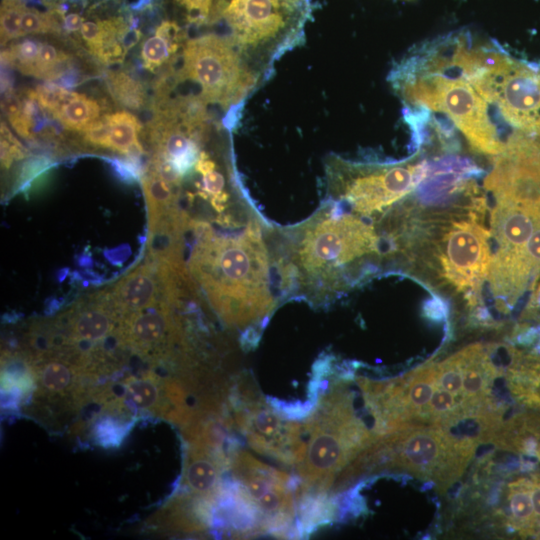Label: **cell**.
<instances>
[{
    "label": "cell",
    "instance_id": "22",
    "mask_svg": "<svg viewBox=\"0 0 540 540\" xmlns=\"http://www.w3.org/2000/svg\"><path fill=\"white\" fill-rule=\"evenodd\" d=\"M113 326V315L104 302L76 310L70 318V336L76 340L96 342L105 338Z\"/></svg>",
    "mask_w": 540,
    "mask_h": 540
},
{
    "label": "cell",
    "instance_id": "29",
    "mask_svg": "<svg viewBox=\"0 0 540 540\" xmlns=\"http://www.w3.org/2000/svg\"><path fill=\"white\" fill-rule=\"evenodd\" d=\"M127 398L136 408H155L159 389L152 379H132L126 384Z\"/></svg>",
    "mask_w": 540,
    "mask_h": 540
},
{
    "label": "cell",
    "instance_id": "8",
    "mask_svg": "<svg viewBox=\"0 0 540 540\" xmlns=\"http://www.w3.org/2000/svg\"><path fill=\"white\" fill-rule=\"evenodd\" d=\"M179 80L189 79L200 87L206 104L227 111L224 126L230 129L246 98L260 84L262 76L246 60L230 36L206 34L186 41L181 52Z\"/></svg>",
    "mask_w": 540,
    "mask_h": 540
},
{
    "label": "cell",
    "instance_id": "15",
    "mask_svg": "<svg viewBox=\"0 0 540 540\" xmlns=\"http://www.w3.org/2000/svg\"><path fill=\"white\" fill-rule=\"evenodd\" d=\"M183 483L195 498H209L221 489L222 472L230 467L231 453L222 446L187 440Z\"/></svg>",
    "mask_w": 540,
    "mask_h": 540
},
{
    "label": "cell",
    "instance_id": "16",
    "mask_svg": "<svg viewBox=\"0 0 540 540\" xmlns=\"http://www.w3.org/2000/svg\"><path fill=\"white\" fill-rule=\"evenodd\" d=\"M34 94L40 107L70 131L82 132L101 118L100 104L84 94L68 91L55 84L40 85Z\"/></svg>",
    "mask_w": 540,
    "mask_h": 540
},
{
    "label": "cell",
    "instance_id": "28",
    "mask_svg": "<svg viewBox=\"0 0 540 540\" xmlns=\"http://www.w3.org/2000/svg\"><path fill=\"white\" fill-rule=\"evenodd\" d=\"M56 11L50 9L48 12H40L27 8L21 20L22 36L29 34L61 33L62 24L59 23Z\"/></svg>",
    "mask_w": 540,
    "mask_h": 540
},
{
    "label": "cell",
    "instance_id": "30",
    "mask_svg": "<svg viewBox=\"0 0 540 540\" xmlns=\"http://www.w3.org/2000/svg\"><path fill=\"white\" fill-rule=\"evenodd\" d=\"M182 5L195 21H203L209 15L213 0H175Z\"/></svg>",
    "mask_w": 540,
    "mask_h": 540
},
{
    "label": "cell",
    "instance_id": "3",
    "mask_svg": "<svg viewBox=\"0 0 540 540\" xmlns=\"http://www.w3.org/2000/svg\"><path fill=\"white\" fill-rule=\"evenodd\" d=\"M266 222L215 234L206 222L194 230L198 239L188 272L201 287L221 321L252 345L278 306L277 283Z\"/></svg>",
    "mask_w": 540,
    "mask_h": 540
},
{
    "label": "cell",
    "instance_id": "31",
    "mask_svg": "<svg viewBox=\"0 0 540 540\" xmlns=\"http://www.w3.org/2000/svg\"><path fill=\"white\" fill-rule=\"evenodd\" d=\"M122 430H120L110 420L101 423L98 427V438L106 443H115L121 439Z\"/></svg>",
    "mask_w": 540,
    "mask_h": 540
},
{
    "label": "cell",
    "instance_id": "27",
    "mask_svg": "<svg viewBox=\"0 0 540 540\" xmlns=\"http://www.w3.org/2000/svg\"><path fill=\"white\" fill-rule=\"evenodd\" d=\"M27 6L24 0H2L1 3V45L22 37L21 20Z\"/></svg>",
    "mask_w": 540,
    "mask_h": 540
},
{
    "label": "cell",
    "instance_id": "26",
    "mask_svg": "<svg viewBox=\"0 0 540 540\" xmlns=\"http://www.w3.org/2000/svg\"><path fill=\"white\" fill-rule=\"evenodd\" d=\"M36 378L43 392L60 394L68 392L74 384V371L63 360H46L41 368H38Z\"/></svg>",
    "mask_w": 540,
    "mask_h": 540
},
{
    "label": "cell",
    "instance_id": "21",
    "mask_svg": "<svg viewBox=\"0 0 540 540\" xmlns=\"http://www.w3.org/2000/svg\"><path fill=\"white\" fill-rule=\"evenodd\" d=\"M103 117L107 128L105 148L127 156H137L143 152L138 140L141 125L134 115L117 111Z\"/></svg>",
    "mask_w": 540,
    "mask_h": 540
},
{
    "label": "cell",
    "instance_id": "24",
    "mask_svg": "<svg viewBox=\"0 0 540 540\" xmlns=\"http://www.w3.org/2000/svg\"><path fill=\"white\" fill-rule=\"evenodd\" d=\"M107 86L111 97L122 106L141 109L145 104L146 93L143 86L124 71L109 72Z\"/></svg>",
    "mask_w": 540,
    "mask_h": 540
},
{
    "label": "cell",
    "instance_id": "10",
    "mask_svg": "<svg viewBox=\"0 0 540 540\" xmlns=\"http://www.w3.org/2000/svg\"><path fill=\"white\" fill-rule=\"evenodd\" d=\"M464 78L517 131L540 135V67L483 47Z\"/></svg>",
    "mask_w": 540,
    "mask_h": 540
},
{
    "label": "cell",
    "instance_id": "1",
    "mask_svg": "<svg viewBox=\"0 0 540 540\" xmlns=\"http://www.w3.org/2000/svg\"><path fill=\"white\" fill-rule=\"evenodd\" d=\"M417 197L415 205L404 201L381 216L388 254L433 287L481 310L492 260L485 197L470 178Z\"/></svg>",
    "mask_w": 540,
    "mask_h": 540
},
{
    "label": "cell",
    "instance_id": "5",
    "mask_svg": "<svg viewBox=\"0 0 540 540\" xmlns=\"http://www.w3.org/2000/svg\"><path fill=\"white\" fill-rule=\"evenodd\" d=\"M353 399L342 379L317 392L305 422L306 453L296 466L297 496L330 494L337 476L376 438L358 416Z\"/></svg>",
    "mask_w": 540,
    "mask_h": 540
},
{
    "label": "cell",
    "instance_id": "25",
    "mask_svg": "<svg viewBox=\"0 0 540 540\" xmlns=\"http://www.w3.org/2000/svg\"><path fill=\"white\" fill-rule=\"evenodd\" d=\"M71 62L70 55L65 51L57 49L49 43L40 42L31 76L47 81L57 80L67 72Z\"/></svg>",
    "mask_w": 540,
    "mask_h": 540
},
{
    "label": "cell",
    "instance_id": "33",
    "mask_svg": "<svg viewBox=\"0 0 540 540\" xmlns=\"http://www.w3.org/2000/svg\"><path fill=\"white\" fill-rule=\"evenodd\" d=\"M530 305L532 307L540 305V284L538 285V287H537V289L535 291V295H533L532 298H531Z\"/></svg>",
    "mask_w": 540,
    "mask_h": 540
},
{
    "label": "cell",
    "instance_id": "32",
    "mask_svg": "<svg viewBox=\"0 0 540 540\" xmlns=\"http://www.w3.org/2000/svg\"><path fill=\"white\" fill-rule=\"evenodd\" d=\"M83 18L79 13L71 12L62 16V28L69 33H77L83 24Z\"/></svg>",
    "mask_w": 540,
    "mask_h": 540
},
{
    "label": "cell",
    "instance_id": "7",
    "mask_svg": "<svg viewBox=\"0 0 540 540\" xmlns=\"http://www.w3.org/2000/svg\"><path fill=\"white\" fill-rule=\"evenodd\" d=\"M425 160L361 163L330 155L325 159L326 199L360 217H377L411 194L425 179Z\"/></svg>",
    "mask_w": 540,
    "mask_h": 540
},
{
    "label": "cell",
    "instance_id": "12",
    "mask_svg": "<svg viewBox=\"0 0 540 540\" xmlns=\"http://www.w3.org/2000/svg\"><path fill=\"white\" fill-rule=\"evenodd\" d=\"M229 469L235 485L259 515L266 534L300 536L298 486L290 475L238 448L231 454Z\"/></svg>",
    "mask_w": 540,
    "mask_h": 540
},
{
    "label": "cell",
    "instance_id": "18",
    "mask_svg": "<svg viewBox=\"0 0 540 540\" xmlns=\"http://www.w3.org/2000/svg\"><path fill=\"white\" fill-rule=\"evenodd\" d=\"M490 442L497 448L540 463V410L521 409L504 419Z\"/></svg>",
    "mask_w": 540,
    "mask_h": 540
},
{
    "label": "cell",
    "instance_id": "19",
    "mask_svg": "<svg viewBox=\"0 0 540 540\" xmlns=\"http://www.w3.org/2000/svg\"><path fill=\"white\" fill-rule=\"evenodd\" d=\"M157 286L151 267L140 265L115 285L110 300L116 310L129 317L156 303Z\"/></svg>",
    "mask_w": 540,
    "mask_h": 540
},
{
    "label": "cell",
    "instance_id": "23",
    "mask_svg": "<svg viewBox=\"0 0 540 540\" xmlns=\"http://www.w3.org/2000/svg\"><path fill=\"white\" fill-rule=\"evenodd\" d=\"M141 184L148 207L149 226L152 230L165 217L178 209L175 206L176 194L173 185L150 169L142 175Z\"/></svg>",
    "mask_w": 540,
    "mask_h": 540
},
{
    "label": "cell",
    "instance_id": "6",
    "mask_svg": "<svg viewBox=\"0 0 540 540\" xmlns=\"http://www.w3.org/2000/svg\"><path fill=\"white\" fill-rule=\"evenodd\" d=\"M389 78L408 104L447 115L477 152L496 156L503 151L505 142L491 120L488 103L462 76L392 70Z\"/></svg>",
    "mask_w": 540,
    "mask_h": 540
},
{
    "label": "cell",
    "instance_id": "14",
    "mask_svg": "<svg viewBox=\"0 0 540 540\" xmlns=\"http://www.w3.org/2000/svg\"><path fill=\"white\" fill-rule=\"evenodd\" d=\"M168 300L127 317L122 329L126 342L147 351L165 342L187 344L180 321L173 317Z\"/></svg>",
    "mask_w": 540,
    "mask_h": 540
},
{
    "label": "cell",
    "instance_id": "17",
    "mask_svg": "<svg viewBox=\"0 0 540 540\" xmlns=\"http://www.w3.org/2000/svg\"><path fill=\"white\" fill-rule=\"evenodd\" d=\"M507 351L510 361L503 376L511 398L521 409L540 410V353Z\"/></svg>",
    "mask_w": 540,
    "mask_h": 540
},
{
    "label": "cell",
    "instance_id": "9",
    "mask_svg": "<svg viewBox=\"0 0 540 540\" xmlns=\"http://www.w3.org/2000/svg\"><path fill=\"white\" fill-rule=\"evenodd\" d=\"M303 1L229 0L223 9L229 36L262 78H268L279 57L300 44Z\"/></svg>",
    "mask_w": 540,
    "mask_h": 540
},
{
    "label": "cell",
    "instance_id": "4",
    "mask_svg": "<svg viewBox=\"0 0 540 540\" xmlns=\"http://www.w3.org/2000/svg\"><path fill=\"white\" fill-rule=\"evenodd\" d=\"M479 444L437 426L404 427L375 438L337 476L330 493H341L357 480L381 472H405L445 491L462 478Z\"/></svg>",
    "mask_w": 540,
    "mask_h": 540
},
{
    "label": "cell",
    "instance_id": "2",
    "mask_svg": "<svg viewBox=\"0 0 540 540\" xmlns=\"http://www.w3.org/2000/svg\"><path fill=\"white\" fill-rule=\"evenodd\" d=\"M268 242L279 296L315 306L333 301L382 256L375 226L329 199L298 224L270 227Z\"/></svg>",
    "mask_w": 540,
    "mask_h": 540
},
{
    "label": "cell",
    "instance_id": "11",
    "mask_svg": "<svg viewBox=\"0 0 540 540\" xmlns=\"http://www.w3.org/2000/svg\"><path fill=\"white\" fill-rule=\"evenodd\" d=\"M232 420L256 452L281 463L295 465L306 453L305 424L273 407L248 377H236L230 394Z\"/></svg>",
    "mask_w": 540,
    "mask_h": 540
},
{
    "label": "cell",
    "instance_id": "13",
    "mask_svg": "<svg viewBox=\"0 0 540 540\" xmlns=\"http://www.w3.org/2000/svg\"><path fill=\"white\" fill-rule=\"evenodd\" d=\"M496 515L512 534L540 539V472L524 470L508 477L498 496Z\"/></svg>",
    "mask_w": 540,
    "mask_h": 540
},
{
    "label": "cell",
    "instance_id": "20",
    "mask_svg": "<svg viewBox=\"0 0 540 540\" xmlns=\"http://www.w3.org/2000/svg\"><path fill=\"white\" fill-rule=\"evenodd\" d=\"M181 28L172 21H163L155 34L144 40L141 47V59L146 69L155 72L175 60L182 46Z\"/></svg>",
    "mask_w": 540,
    "mask_h": 540
}]
</instances>
